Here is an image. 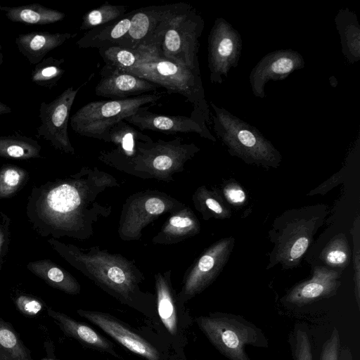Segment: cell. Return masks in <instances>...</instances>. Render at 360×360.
I'll use <instances>...</instances> for the list:
<instances>
[{"mask_svg":"<svg viewBox=\"0 0 360 360\" xmlns=\"http://www.w3.org/2000/svg\"><path fill=\"white\" fill-rule=\"evenodd\" d=\"M204 24L201 15L190 4H172L150 44L141 52L200 72L198 53Z\"/></svg>","mask_w":360,"mask_h":360,"instance_id":"1","label":"cell"},{"mask_svg":"<svg viewBox=\"0 0 360 360\" xmlns=\"http://www.w3.org/2000/svg\"><path fill=\"white\" fill-rule=\"evenodd\" d=\"M326 205H308L285 211L269 231L274 247L266 269L281 264L283 269L297 267L327 215Z\"/></svg>","mask_w":360,"mask_h":360,"instance_id":"2","label":"cell"},{"mask_svg":"<svg viewBox=\"0 0 360 360\" xmlns=\"http://www.w3.org/2000/svg\"><path fill=\"white\" fill-rule=\"evenodd\" d=\"M133 68L122 70L165 88L169 94L184 96L193 107L191 117L210 136L207 124H211L210 111L205 98L200 72L179 63L143 53Z\"/></svg>","mask_w":360,"mask_h":360,"instance_id":"3","label":"cell"},{"mask_svg":"<svg viewBox=\"0 0 360 360\" xmlns=\"http://www.w3.org/2000/svg\"><path fill=\"white\" fill-rule=\"evenodd\" d=\"M213 129L227 147L229 153L248 165L266 169L278 168L281 153L256 127L233 115L226 109L210 102Z\"/></svg>","mask_w":360,"mask_h":360,"instance_id":"4","label":"cell"},{"mask_svg":"<svg viewBox=\"0 0 360 360\" xmlns=\"http://www.w3.org/2000/svg\"><path fill=\"white\" fill-rule=\"evenodd\" d=\"M209 342L229 360H251L248 345L268 348L264 332L243 316L224 312H210L194 319Z\"/></svg>","mask_w":360,"mask_h":360,"instance_id":"5","label":"cell"},{"mask_svg":"<svg viewBox=\"0 0 360 360\" xmlns=\"http://www.w3.org/2000/svg\"><path fill=\"white\" fill-rule=\"evenodd\" d=\"M163 96L157 91L124 99L91 101L81 107L70 117V126L77 134L109 141L111 129L145 106Z\"/></svg>","mask_w":360,"mask_h":360,"instance_id":"6","label":"cell"},{"mask_svg":"<svg viewBox=\"0 0 360 360\" xmlns=\"http://www.w3.org/2000/svg\"><path fill=\"white\" fill-rule=\"evenodd\" d=\"M184 304L165 283L158 285L153 327L175 360L187 359L185 349L189 329L194 322Z\"/></svg>","mask_w":360,"mask_h":360,"instance_id":"7","label":"cell"},{"mask_svg":"<svg viewBox=\"0 0 360 360\" xmlns=\"http://www.w3.org/2000/svg\"><path fill=\"white\" fill-rule=\"evenodd\" d=\"M77 314L98 327L131 352L146 360H175L162 344L155 343L128 323L115 316L96 311L78 309Z\"/></svg>","mask_w":360,"mask_h":360,"instance_id":"8","label":"cell"},{"mask_svg":"<svg viewBox=\"0 0 360 360\" xmlns=\"http://www.w3.org/2000/svg\"><path fill=\"white\" fill-rule=\"evenodd\" d=\"M210 80L221 84L230 70L236 68L241 56L243 41L238 31L224 18H217L208 39Z\"/></svg>","mask_w":360,"mask_h":360,"instance_id":"9","label":"cell"},{"mask_svg":"<svg viewBox=\"0 0 360 360\" xmlns=\"http://www.w3.org/2000/svg\"><path fill=\"white\" fill-rule=\"evenodd\" d=\"M80 88L69 86L50 103L43 101L39 105L41 124L37 128L36 137L65 153H74L68 136V124L72 106Z\"/></svg>","mask_w":360,"mask_h":360,"instance_id":"10","label":"cell"},{"mask_svg":"<svg viewBox=\"0 0 360 360\" xmlns=\"http://www.w3.org/2000/svg\"><path fill=\"white\" fill-rule=\"evenodd\" d=\"M304 66V57L297 51L280 49L269 52L250 72L249 81L253 95L259 98H265L264 88L269 81L283 80Z\"/></svg>","mask_w":360,"mask_h":360,"instance_id":"11","label":"cell"},{"mask_svg":"<svg viewBox=\"0 0 360 360\" xmlns=\"http://www.w3.org/2000/svg\"><path fill=\"white\" fill-rule=\"evenodd\" d=\"M341 272L323 266L313 268L311 277L293 286L281 301L288 305L303 307L334 296L339 289Z\"/></svg>","mask_w":360,"mask_h":360,"instance_id":"12","label":"cell"},{"mask_svg":"<svg viewBox=\"0 0 360 360\" xmlns=\"http://www.w3.org/2000/svg\"><path fill=\"white\" fill-rule=\"evenodd\" d=\"M234 244L233 237L223 238L200 257L195 273L186 283L184 294L179 297L183 304L203 290L219 274L231 256Z\"/></svg>","mask_w":360,"mask_h":360,"instance_id":"13","label":"cell"},{"mask_svg":"<svg viewBox=\"0 0 360 360\" xmlns=\"http://www.w3.org/2000/svg\"><path fill=\"white\" fill-rule=\"evenodd\" d=\"M171 7L172 4L149 6L131 11L130 27L117 46L140 51L147 49Z\"/></svg>","mask_w":360,"mask_h":360,"instance_id":"14","label":"cell"},{"mask_svg":"<svg viewBox=\"0 0 360 360\" xmlns=\"http://www.w3.org/2000/svg\"><path fill=\"white\" fill-rule=\"evenodd\" d=\"M101 79L95 87L98 96L124 99L156 91L158 86L144 79L104 65L100 71Z\"/></svg>","mask_w":360,"mask_h":360,"instance_id":"15","label":"cell"},{"mask_svg":"<svg viewBox=\"0 0 360 360\" xmlns=\"http://www.w3.org/2000/svg\"><path fill=\"white\" fill-rule=\"evenodd\" d=\"M150 105L145 106L134 115L124 119V121L142 131L150 130L173 134L193 132L199 134L203 138L216 141L214 136L208 135L191 117L159 115L148 111Z\"/></svg>","mask_w":360,"mask_h":360,"instance_id":"16","label":"cell"},{"mask_svg":"<svg viewBox=\"0 0 360 360\" xmlns=\"http://www.w3.org/2000/svg\"><path fill=\"white\" fill-rule=\"evenodd\" d=\"M46 311L67 337L76 340L85 347L121 359L115 345L89 326L50 307Z\"/></svg>","mask_w":360,"mask_h":360,"instance_id":"17","label":"cell"},{"mask_svg":"<svg viewBox=\"0 0 360 360\" xmlns=\"http://www.w3.org/2000/svg\"><path fill=\"white\" fill-rule=\"evenodd\" d=\"M76 36V33L34 31L18 35L15 44L19 52L27 61L31 65H36L45 58L49 52Z\"/></svg>","mask_w":360,"mask_h":360,"instance_id":"18","label":"cell"},{"mask_svg":"<svg viewBox=\"0 0 360 360\" xmlns=\"http://www.w3.org/2000/svg\"><path fill=\"white\" fill-rule=\"evenodd\" d=\"M335 23L340 39L342 52L347 62L360 60V25L354 12L348 8L339 10Z\"/></svg>","mask_w":360,"mask_h":360,"instance_id":"19","label":"cell"},{"mask_svg":"<svg viewBox=\"0 0 360 360\" xmlns=\"http://www.w3.org/2000/svg\"><path fill=\"white\" fill-rule=\"evenodd\" d=\"M131 11L122 18L88 30L76 43L79 48L102 49L117 46L128 32L131 25Z\"/></svg>","mask_w":360,"mask_h":360,"instance_id":"20","label":"cell"},{"mask_svg":"<svg viewBox=\"0 0 360 360\" xmlns=\"http://www.w3.org/2000/svg\"><path fill=\"white\" fill-rule=\"evenodd\" d=\"M0 11L13 22L25 25H43L61 21L65 14L60 11L49 8L39 4L18 6H0Z\"/></svg>","mask_w":360,"mask_h":360,"instance_id":"21","label":"cell"},{"mask_svg":"<svg viewBox=\"0 0 360 360\" xmlns=\"http://www.w3.org/2000/svg\"><path fill=\"white\" fill-rule=\"evenodd\" d=\"M27 269L52 288L69 294H77L79 291L77 283L50 259L30 262Z\"/></svg>","mask_w":360,"mask_h":360,"instance_id":"22","label":"cell"},{"mask_svg":"<svg viewBox=\"0 0 360 360\" xmlns=\"http://www.w3.org/2000/svg\"><path fill=\"white\" fill-rule=\"evenodd\" d=\"M41 146L31 137L14 134L0 136V157L28 160L41 158Z\"/></svg>","mask_w":360,"mask_h":360,"instance_id":"23","label":"cell"},{"mask_svg":"<svg viewBox=\"0 0 360 360\" xmlns=\"http://www.w3.org/2000/svg\"><path fill=\"white\" fill-rule=\"evenodd\" d=\"M0 360H33L13 325L0 318Z\"/></svg>","mask_w":360,"mask_h":360,"instance_id":"24","label":"cell"},{"mask_svg":"<svg viewBox=\"0 0 360 360\" xmlns=\"http://www.w3.org/2000/svg\"><path fill=\"white\" fill-rule=\"evenodd\" d=\"M351 249L344 233L335 235L326 244L320 254V259L332 269H345L350 262ZM337 271V270H336Z\"/></svg>","mask_w":360,"mask_h":360,"instance_id":"25","label":"cell"},{"mask_svg":"<svg viewBox=\"0 0 360 360\" xmlns=\"http://www.w3.org/2000/svg\"><path fill=\"white\" fill-rule=\"evenodd\" d=\"M64 58L49 56L34 65L32 70L31 80L36 85L52 89L56 86L65 73L62 67Z\"/></svg>","mask_w":360,"mask_h":360,"instance_id":"26","label":"cell"},{"mask_svg":"<svg viewBox=\"0 0 360 360\" xmlns=\"http://www.w3.org/2000/svg\"><path fill=\"white\" fill-rule=\"evenodd\" d=\"M30 179L25 169L13 164H4L0 168V200L13 197L22 190Z\"/></svg>","mask_w":360,"mask_h":360,"instance_id":"27","label":"cell"},{"mask_svg":"<svg viewBox=\"0 0 360 360\" xmlns=\"http://www.w3.org/2000/svg\"><path fill=\"white\" fill-rule=\"evenodd\" d=\"M127 6L104 3L97 8L86 12L82 18L79 29L89 30L94 27L116 21L124 16Z\"/></svg>","mask_w":360,"mask_h":360,"instance_id":"28","label":"cell"},{"mask_svg":"<svg viewBox=\"0 0 360 360\" xmlns=\"http://www.w3.org/2000/svg\"><path fill=\"white\" fill-rule=\"evenodd\" d=\"M98 53L105 62V65L120 70L133 68L143 58V54L140 51L125 49L119 46L100 49Z\"/></svg>","mask_w":360,"mask_h":360,"instance_id":"29","label":"cell"},{"mask_svg":"<svg viewBox=\"0 0 360 360\" xmlns=\"http://www.w3.org/2000/svg\"><path fill=\"white\" fill-rule=\"evenodd\" d=\"M290 345L294 360H313L311 338L305 326L295 325Z\"/></svg>","mask_w":360,"mask_h":360,"instance_id":"30","label":"cell"},{"mask_svg":"<svg viewBox=\"0 0 360 360\" xmlns=\"http://www.w3.org/2000/svg\"><path fill=\"white\" fill-rule=\"evenodd\" d=\"M13 302L17 310L27 317L37 316L46 307L44 302L39 297L25 293L16 295L13 298Z\"/></svg>","mask_w":360,"mask_h":360,"instance_id":"31","label":"cell"},{"mask_svg":"<svg viewBox=\"0 0 360 360\" xmlns=\"http://www.w3.org/2000/svg\"><path fill=\"white\" fill-rule=\"evenodd\" d=\"M222 193L229 206L240 208L248 202V195L243 187L236 180L231 179L222 188Z\"/></svg>","mask_w":360,"mask_h":360,"instance_id":"32","label":"cell"},{"mask_svg":"<svg viewBox=\"0 0 360 360\" xmlns=\"http://www.w3.org/2000/svg\"><path fill=\"white\" fill-rule=\"evenodd\" d=\"M354 241V296L360 309V248H359V217H357L352 228Z\"/></svg>","mask_w":360,"mask_h":360,"instance_id":"33","label":"cell"},{"mask_svg":"<svg viewBox=\"0 0 360 360\" xmlns=\"http://www.w3.org/2000/svg\"><path fill=\"white\" fill-rule=\"evenodd\" d=\"M0 269L7 255L11 241V218L0 212Z\"/></svg>","mask_w":360,"mask_h":360,"instance_id":"34","label":"cell"},{"mask_svg":"<svg viewBox=\"0 0 360 360\" xmlns=\"http://www.w3.org/2000/svg\"><path fill=\"white\" fill-rule=\"evenodd\" d=\"M340 347L339 331L334 328L330 338L322 346L319 360H338Z\"/></svg>","mask_w":360,"mask_h":360,"instance_id":"35","label":"cell"},{"mask_svg":"<svg viewBox=\"0 0 360 360\" xmlns=\"http://www.w3.org/2000/svg\"><path fill=\"white\" fill-rule=\"evenodd\" d=\"M345 173V168L342 167V169L340 171L335 174L332 177L328 179L326 181L321 184L319 186L310 191L308 195H313L316 194H325L331 188L342 182Z\"/></svg>","mask_w":360,"mask_h":360,"instance_id":"36","label":"cell"},{"mask_svg":"<svg viewBox=\"0 0 360 360\" xmlns=\"http://www.w3.org/2000/svg\"><path fill=\"white\" fill-rule=\"evenodd\" d=\"M146 211L152 214H159L165 210L164 202L158 198H150L145 203Z\"/></svg>","mask_w":360,"mask_h":360,"instance_id":"37","label":"cell"},{"mask_svg":"<svg viewBox=\"0 0 360 360\" xmlns=\"http://www.w3.org/2000/svg\"><path fill=\"white\" fill-rule=\"evenodd\" d=\"M169 223L172 226L179 228H184L191 226L193 224V221L189 217H173L170 219Z\"/></svg>","mask_w":360,"mask_h":360,"instance_id":"38","label":"cell"},{"mask_svg":"<svg viewBox=\"0 0 360 360\" xmlns=\"http://www.w3.org/2000/svg\"><path fill=\"white\" fill-rule=\"evenodd\" d=\"M338 360H353L352 354L349 347H340Z\"/></svg>","mask_w":360,"mask_h":360,"instance_id":"39","label":"cell"},{"mask_svg":"<svg viewBox=\"0 0 360 360\" xmlns=\"http://www.w3.org/2000/svg\"><path fill=\"white\" fill-rule=\"evenodd\" d=\"M11 111L12 110L8 105L0 101V115L8 114L11 112Z\"/></svg>","mask_w":360,"mask_h":360,"instance_id":"40","label":"cell"},{"mask_svg":"<svg viewBox=\"0 0 360 360\" xmlns=\"http://www.w3.org/2000/svg\"><path fill=\"white\" fill-rule=\"evenodd\" d=\"M4 63V54L2 52V46L0 44V65H2Z\"/></svg>","mask_w":360,"mask_h":360,"instance_id":"41","label":"cell"},{"mask_svg":"<svg viewBox=\"0 0 360 360\" xmlns=\"http://www.w3.org/2000/svg\"><path fill=\"white\" fill-rule=\"evenodd\" d=\"M41 360H57V359H51V358H45V359H43Z\"/></svg>","mask_w":360,"mask_h":360,"instance_id":"42","label":"cell"},{"mask_svg":"<svg viewBox=\"0 0 360 360\" xmlns=\"http://www.w3.org/2000/svg\"><path fill=\"white\" fill-rule=\"evenodd\" d=\"M186 360H188V359H186Z\"/></svg>","mask_w":360,"mask_h":360,"instance_id":"43","label":"cell"}]
</instances>
